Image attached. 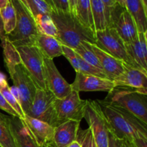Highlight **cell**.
Instances as JSON below:
<instances>
[{
  "mask_svg": "<svg viewBox=\"0 0 147 147\" xmlns=\"http://www.w3.org/2000/svg\"><path fill=\"white\" fill-rule=\"evenodd\" d=\"M103 112L109 132L133 147H147V124L125 109L104 100H96Z\"/></svg>",
  "mask_w": 147,
  "mask_h": 147,
  "instance_id": "6da1fadb",
  "label": "cell"
},
{
  "mask_svg": "<svg viewBox=\"0 0 147 147\" xmlns=\"http://www.w3.org/2000/svg\"><path fill=\"white\" fill-rule=\"evenodd\" d=\"M51 18L57 28L56 38L63 45L75 50L82 41L96 42L95 32L83 26L70 12H55Z\"/></svg>",
  "mask_w": 147,
  "mask_h": 147,
  "instance_id": "7a4b0ae2",
  "label": "cell"
},
{
  "mask_svg": "<svg viewBox=\"0 0 147 147\" xmlns=\"http://www.w3.org/2000/svg\"><path fill=\"white\" fill-rule=\"evenodd\" d=\"M10 1L15 10L17 21L14 30L7 35V40L15 47L33 45L39 32L34 18L20 0Z\"/></svg>",
  "mask_w": 147,
  "mask_h": 147,
  "instance_id": "3957f363",
  "label": "cell"
},
{
  "mask_svg": "<svg viewBox=\"0 0 147 147\" xmlns=\"http://www.w3.org/2000/svg\"><path fill=\"white\" fill-rule=\"evenodd\" d=\"M108 93L105 101L125 109L147 124V95L122 86H115Z\"/></svg>",
  "mask_w": 147,
  "mask_h": 147,
  "instance_id": "277c9868",
  "label": "cell"
},
{
  "mask_svg": "<svg viewBox=\"0 0 147 147\" xmlns=\"http://www.w3.org/2000/svg\"><path fill=\"white\" fill-rule=\"evenodd\" d=\"M56 98L48 89H37L31 106L24 115L57 127L58 122L55 109Z\"/></svg>",
  "mask_w": 147,
  "mask_h": 147,
  "instance_id": "5b68a950",
  "label": "cell"
},
{
  "mask_svg": "<svg viewBox=\"0 0 147 147\" xmlns=\"http://www.w3.org/2000/svg\"><path fill=\"white\" fill-rule=\"evenodd\" d=\"M22 65L25 67L37 89H47L45 78L44 56L34 45L16 47Z\"/></svg>",
  "mask_w": 147,
  "mask_h": 147,
  "instance_id": "8992f818",
  "label": "cell"
},
{
  "mask_svg": "<svg viewBox=\"0 0 147 147\" xmlns=\"http://www.w3.org/2000/svg\"><path fill=\"white\" fill-rule=\"evenodd\" d=\"M87 100L80 98L79 93L72 90L63 98H56L55 101L58 126L67 121L80 122L84 118Z\"/></svg>",
  "mask_w": 147,
  "mask_h": 147,
  "instance_id": "52a82bcc",
  "label": "cell"
},
{
  "mask_svg": "<svg viewBox=\"0 0 147 147\" xmlns=\"http://www.w3.org/2000/svg\"><path fill=\"white\" fill-rule=\"evenodd\" d=\"M95 34L96 42L94 45L98 48L112 57L134 67L126 53L124 42L114 28L106 27L105 30L96 31Z\"/></svg>",
  "mask_w": 147,
  "mask_h": 147,
  "instance_id": "ba28073f",
  "label": "cell"
},
{
  "mask_svg": "<svg viewBox=\"0 0 147 147\" xmlns=\"http://www.w3.org/2000/svg\"><path fill=\"white\" fill-rule=\"evenodd\" d=\"M84 118L91 129L97 147H109L107 122L96 100H87Z\"/></svg>",
  "mask_w": 147,
  "mask_h": 147,
  "instance_id": "9c48e42d",
  "label": "cell"
},
{
  "mask_svg": "<svg viewBox=\"0 0 147 147\" xmlns=\"http://www.w3.org/2000/svg\"><path fill=\"white\" fill-rule=\"evenodd\" d=\"M9 74L13 84L18 90L20 104L24 113H25L31 106L37 89V87L22 62L16 65L12 71Z\"/></svg>",
  "mask_w": 147,
  "mask_h": 147,
  "instance_id": "30bf717a",
  "label": "cell"
},
{
  "mask_svg": "<svg viewBox=\"0 0 147 147\" xmlns=\"http://www.w3.org/2000/svg\"><path fill=\"white\" fill-rule=\"evenodd\" d=\"M108 27L114 28L124 43L134 40L139 33L131 14L126 9L119 4L114 7L111 13Z\"/></svg>",
  "mask_w": 147,
  "mask_h": 147,
  "instance_id": "8fae6325",
  "label": "cell"
},
{
  "mask_svg": "<svg viewBox=\"0 0 147 147\" xmlns=\"http://www.w3.org/2000/svg\"><path fill=\"white\" fill-rule=\"evenodd\" d=\"M45 78L47 89L57 98H63L72 91L70 83H67L55 65L53 60L44 57Z\"/></svg>",
  "mask_w": 147,
  "mask_h": 147,
  "instance_id": "7c38bea8",
  "label": "cell"
},
{
  "mask_svg": "<svg viewBox=\"0 0 147 147\" xmlns=\"http://www.w3.org/2000/svg\"><path fill=\"white\" fill-rule=\"evenodd\" d=\"M73 90L78 92H109L115 87L114 82L108 78L93 75L76 73V78L70 84Z\"/></svg>",
  "mask_w": 147,
  "mask_h": 147,
  "instance_id": "4fadbf2b",
  "label": "cell"
},
{
  "mask_svg": "<svg viewBox=\"0 0 147 147\" xmlns=\"http://www.w3.org/2000/svg\"><path fill=\"white\" fill-rule=\"evenodd\" d=\"M115 86L134 89L147 95V73L124 63L122 74L114 80Z\"/></svg>",
  "mask_w": 147,
  "mask_h": 147,
  "instance_id": "5bb4252c",
  "label": "cell"
},
{
  "mask_svg": "<svg viewBox=\"0 0 147 147\" xmlns=\"http://www.w3.org/2000/svg\"><path fill=\"white\" fill-rule=\"evenodd\" d=\"M146 33L139 32L134 40L125 43V47L134 67L147 73Z\"/></svg>",
  "mask_w": 147,
  "mask_h": 147,
  "instance_id": "9a60e30c",
  "label": "cell"
},
{
  "mask_svg": "<svg viewBox=\"0 0 147 147\" xmlns=\"http://www.w3.org/2000/svg\"><path fill=\"white\" fill-rule=\"evenodd\" d=\"M22 120L40 146L51 147L55 127L27 115H24V119Z\"/></svg>",
  "mask_w": 147,
  "mask_h": 147,
  "instance_id": "2e32d148",
  "label": "cell"
},
{
  "mask_svg": "<svg viewBox=\"0 0 147 147\" xmlns=\"http://www.w3.org/2000/svg\"><path fill=\"white\" fill-rule=\"evenodd\" d=\"M10 131L17 147H42L40 146L21 119L12 116H7Z\"/></svg>",
  "mask_w": 147,
  "mask_h": 147,
  "instance_id": "e0dca14e",
  "label": "cell"
},
{
  "mask_svg": "<svg viewBox=\"0 0 147 147\" xmlns=\"http://www.w3.org/2000/svg\"><path fill=\"white\" fill-rule=\"evenodd\" d=\"M80 122L67 121L55 128L51 147H66L77 141Z\"/></svg>",
  "mask_w": 147,
  "mask_h": 147,
  "instance_id": "ac0fdd59",
  "label": "cell"
},
{
  "mask_svg": "<svg viewBox=\"0 0 147 147\" xmlns=\"http://www.w3.org/2000/svg\"><path fill=\"white\" fill-rule=\"evenodd\" d=\"M92 47L100 62L102 70L106 75V78L112 81H114L123 72L124 63L105 53L96 45L92 44Z\"/></svg>",
  "mask_w": 147,
  "mask_h": 147,
  "instance_id": "d6986e66",
  "label": "cell"
},
{
  "mask_svg": "<svg viewBox=\"0 0 147 147\" xmlns=\"http://www.w3.org/2000/svg\"><path fill=\"white\" fill-rule=\"evenodd\" d=\"M33 45L40 50L43 56L53 60L63 55V45L56 37L38 32L34 38Z\"/></svg>",
  "mask_w": 147,
  "mask_h": 147,
  "instance_id": "ffe728a7",
  "label": "cell"
},
{
  "mask_svg": "<svg viewBox=\"0 0 147 147\" xmlns=\"http://www.w3.org/2000/svg\"><path fill=\"white\" fill-rule=\"evenodd\" d=\"M63 55L65 57L70 65L73 66L76 73L85 75H93V76L107 78L102 70L88 64L73 49L63 45Z\"/></svg>",
  "mask_w": 147,
  "mask_h": 147,
  "instance_id": "44dd1931",
  "label": "cell"
},
{
  "mask_svg": "<svg viewBox=\"0 0 147 147\" xmlns=\"http://www.w3.org/2000/svg\"><path fill=\"white\" fill-rule=\"evenodd\" d=\"M126 9L131 14L139 32H147V11L142 0H126Z\"/></svg>",
  "mask_w": 147,
  "mask_h": 147,
  "instance_id": "7402d4cb",
  "label": "cell"
},
{
  "mask_svg": "<svg viewBox=\"0 0 147 147\" xmlns=\"http://www.w3.org/2000/svg\"><path fill=\"white\" fill-rule=\"evenodd\" d=\"M76 17L83 26L96 32L92 15L90 0H78Z\"/></svg>",
  "mask_w": 147,
  "mask_h": 147,
  "instance_id": "603a6c76",
  "label": "cell"
},
{
  "mask_svg": "<svg viewBox=\"0 0 147 147\" xmlns=\"http://www.w3.org/2000/svg\"><path fill=\"white\" fill-rule=\"evenodd\" d=\"M91 11L95 31H100L108 27L106 8L101 0H90Z\"/></svg>",
  "mask_w": 147,
  "mask_h": 147,
  "instance_id": "cb8c5ba5",
  "label": "cell"
},
{
  "mask_svg": "<svg viewBox=\"0 0 147 147\" xmlns=\"http://www.w3.org/2000/svg\"><path fill=\"white\" fill-rule=\"evenodd\" d=\"M5 66L9 73H11L16 65L21 63L19 53L16 47L7 38L1 42Z\"/></svg>",
  "mask_w": 147,
  "mask_h": 147,
  "instance_id": "d4e9b609",
  "label": "cell"
},
{
  "mask_svg": "<svg viewBox=\"0 0 147 147\" xmlns=\"http://www.w3.org/2000/svg\"><path fill=\"white\" fill-rule=\"evenodd\" d=\"M0 93L7 103L17 112L20 119H24V113L22 109L21 106L11 94L6 76L1 72H0Z\"/></svg>",
  "mask_w": 147,
  "mask_h": 147,
  "instance_id": "484cf974",
  "label": "cell"
},
{
  "mask_svg": "<svg viewBox=\"0 0 147 147\" xmlns=\"http://www.w3.org/2000/svg\"><path fill=\"white\" fill-rule=\"evenodd\" d=\"M74 50L78 55H79L88 64L102 70L100 62H99L96 53L93 51L91 43L86 41H82Z\"/></svg>",
  "mask_w": 147,
  "mask_h": 147,
  "instance_id": "4316f807",
  "label": "cell"
},
{
  "mask_svg": "<svg viewBox=\"0 0 147 147\" xmlns=\"http://www.w3.org/2000/svg\"><path fill=\"white\" fill-rule=\"evenodd\" d=\"M37 30L40 33L56 37L57 28L50 14H41L34 19Z\"/></svg>",
  "mask_w": 147,
  "mask_h": 147,
  "instance_id": "83f0119b",
  "label": "cell"
},
{
  "mask_svg": "<svg viewBox=\"0 0 147 147\" xmlns=\"http://www.w3.org/2000/svg\"><path fill=\"white\" fill-rule=\"evenodd\" d=\"M0 15L4 24V32L7 35L14 30L17 21L15 10L10 0L9 4L4 8L0 9Z\"/></svg>",
  "mask_w": 147,
  "mask_h": 147,
  "instance_id": "f1b7e54d",
  "label": "cell"
},
{
  "mask_svg": "<svg viewBox=\"0 0 147 147\" xmlns=\"http://www.w3.org/2000/svg\"><path fill=\"white\" fill-rule=\"evenodd\" d=\"M34 19L41 14H51L52 9L45 0H20Z\"/></svg>",
  "mask_w": 147,
  "mask_h": 147,
  "instance_id": "f546056e",
  "label": "cell"
},
{
  "mask_svg": "<svg viewBox=\"0 0 147 147\" xmlns=\"http://www.w3.org/2000/svg\"><path fill=\"white\" fill-rule=\"evenodd\" d=\"M0 145L3 147H17L10 131L7 116L0 113Z\"/></svg>",
  "mask_w": 147,
  "mask_h": 147,
  "instance_id": "4dcf8cb0",
  "label": "cell"
},
{
  "mask_svg": "<svg viewBox=\"0 0 147 147\" xmlns=\"http://www.w3.org/2000/svg\"><path fill=\"white\" fill-rule=\"evenodd\" d=\"M77 141L80 142L81 147H97L91 129L89 127L86 130L78 131Z\"/></svg>",
  "mask_w": 147,
  "mask_h": 147,
  "instance_id": "1f68e13d",
  "label": "cell"
},
{
  "mask_svg": "<svg viewBox=\"0 0 147 147\" xmlns=\"http://www.w3.org/2000/svg\"><path fill=\"white\" fill-rule=\"evenodd\" d=\"M55 12H70L68 0H45Z\"/></svg>",
  "mask_w": 147,
  "mask_h": 147,
  "instance_id": "d6a6232c",
  "label": "cell"
},
{
  "mask_svg": "<svg viewBox=\"0 0 147 147\" xmlns=\"http://www.w3.org/2000/svg\"><path fill=\"white\" fill-rule=\"evenodd\" d=\"M109 147H133L125 141L117 139L109 132Z\"/></svg>",
  "mask_w": 147,
  "mask_h": 147,
  "instance_id": "836d02e7",
  "label": "cell"
},
{
  "mask_svg": "<svg viewBox=\"0 0 147 147\" xmlns=\"http://www.w3.org/2000/svg\"><path fill=\"white\" fill-rule=\"evenodd\" d=\"M0 109H1V110L4 111L5 112H7V113H8L10 116L20 118V116L17 114V112H16L7 103V102L6 101L5 99L4 98V97H3L2 95L1 94V93H0Z\"/></svg>",
  "mask_w": 147,
  "mask_h": 147,
  "instance_id": "e575fe53",
  "label": "cell"
},
{
  "mask_svg": "<svg viewBox=\"0 0 147 147\" xmlns=\"http://www.w3.org/2000/svg\"><path fill=\"white\" fill-rule=\"evenodd\" d=\"M101 1L103 2L105 8H106V19H107V23L108 26H109V20L111 15V11H113L114 7H116L118 4L116 2L115 0H101Z\"/></svg>",
  "mask_w": 147,
  "mask_h": 147,
  "instance_id": "d590c367",
  "label": "cell"
},
{
  "mask_svg": "<svg viewBox=\"0 0 147 147\" xmlns=\"http://www.w3.org/2000/svg\"><path fill=\"white\" fill-rule=\"evenodd\" d=\"M78 0H68L69 7H70V13L76 17V7H77Z\"/></svg>",
  "mask_w": 147,
  "mask_h": 147,
  "instance_id": "8d00e7d4",
  "label": "cell"
},
{
  "mask_svg": "<svg viewBox=\"0 0 147 147\" xmlns=\"http://www.w3.org/2000/svg\"><path fill=\"white\" fill-rule=\"evenodd\" d=\"M6 38H7V34H6L5 32H4V24H3L2 19H1V15H0V40H1V42H2Z\"/></svg>",
  "mask_w": 147,
  "mask_h": 147,
  "instance_id": "74e56055",
  "label": "cell"
},
{
  "mask_svg": "<svg viewBox=\"0 0 147 147\" xmlns=\"http://www.w3.org/2000/svg\"><path fill=\"white\" fill-rule=\"evenodd\" d=\"M9 2V0H0V9L4 8Z\"/></svg>",
  "mask_w": 147,
  "mask_h": 147,
  "instance_id": "f35d334b",
  "label": "cell"
},
{
  "mask_svg": "<svg viewBox=\"0 0 147 147\" xmlns=\"http://www.w3.org/2000/svg\"><path fill=\"white\" fill-rule=\"evenodd\" d=\"M66 147H81L80 142H78V141H75V142H72L71 144L67 146Z\"/></svg>",
  "mask_w": 147,
  "mask_h": 147,
  "instance_id": "ab89813d",
  "label": "cell"
},
{
  "mask_svg": "<svg viewBox=\"0 0 147 147\" xmlns=\"http://www.w3.org/2000/svg\"><path fill=\"white\" fill-rule=\"evenodd\" d=\"M115 1L119 6L126 9V0H115Z\"/></svg>",
  "mask_w": 147,
  "mask_h": 147,
  "instance_id": "60d3db41",
  "label": "cell"
},
{
  "mask_svg": "<svg viewBox=\"0 0 147 147\" xmlns=\"http://www.w3.org/2000/svg\"><path fill=\"white\" fill-rule=\"evenodd\" d=\"M142 1L143 3L144 7L146 9V11H147V0H142Z\"/></svg>",
  "mask_w": 147,
  "mask_h": 147,
  "instance_id": "b9f144b4",
  "label": "cell"
},
{
  "mask_svg": "<svg viewBox=\"0 0 147 147\" xmlns=\"http://www.w3.org/2000/svg\"><path fill=\"white\" fill-rule=\"evenodd\" d=\"M0 147H3V146H1V145H0Z\"/></svg>",
  "mask_w": 147,
  "mask_h": 147,
  "instance_id": "7bdbcfd3",
  "label": "cell"
}]
</instances>
